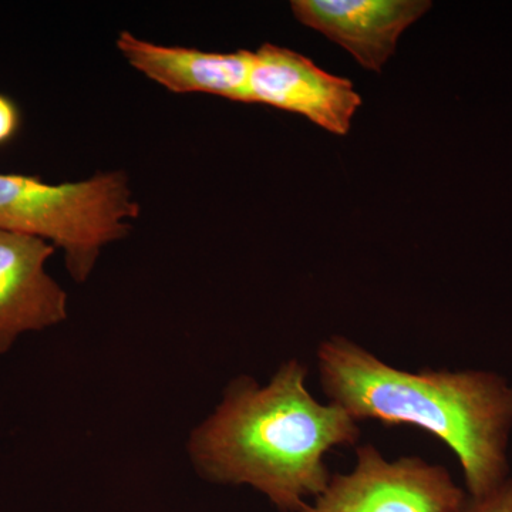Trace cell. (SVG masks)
Wrapping results in <instances>:
<instances>
[{"instance_id": "7", "label": "cell", "mask_w": 512, "mask_h": 512, "mask_svg": "<svg viewBox=\"0 0 512 512\" xmlns=\"http://www.w3.org/2000/svg\"><path fill=\"white\" fill-rule=\"evenodd\" d=\"M55 249L45 239L0 229V353L22 333L66 319V292L46 272Z\"/></svg>"}, {"instance_id": "3", "label": "cell", "mask_w": 512, "mask_h": 512, "mask_svg": "<svg viewBox=\"0 0 512 512\" xmlns=\"http://www.w3.org/2000/svg\"><path fill=\"white\" fill-rule=\"evenodd\" d=\"M140 211L123 171L63 184L0 173V229L63 249L76 282L89 278L101 249L126 237Z\"/></svg>"}, {"instance_id": "1", "label": "cell", "mask_w": 512, "mask_h": 512, "mask_svg": "<svg viewBox=\"0 0 512 512\" xmlns=\"http://www.w3.org/2000/svg\"><path fill=\"white\" fill-rule=\"evenodd\" d=\"M320 386L357 423L427 431L451 448L470 498L510 478L512 383L491 370L397 369L363 346L330 336L318 352Z\"/></svg>"}, {"instance_id": "8", "label": "cell", "mask_w": 512, "mask_h": 512, "mask_svg": "<svg viewBox=\"0 0 512 512\" xmlns=\"http://www.w3.org/2000/svg\"><path fill=\"white\" fill-rule=\"evenodd\" d=\"M116 46L131 67L170 92L214 94L241 103L249 101V76L254 56L249 50L202 52L188 47L156 45L130 32H121Z\"/></svg>"}, {"instance_id": "4", "label": "cell", "mask_w": 512, "mask_h": 512, "mask_svg": "<svg viewBox=\"0 0 512 512\" xmlns=\"http://www.w3.org/2000/svg\"><path fill=\"white\" fill-rule=\"evenodd\" d=\"M467 491L450 471L420 457L387 460L379 448H356V464L299 512H461Z\"/></svg>"}, {"instance_id": "9", "label": "cell", "mask_w": 512, "mask_h": 512, "mask_svg": "<svg viewBox=\"0 0 512 512\" xmlns=\"http://www.w3.org/2000/svg\"><path fill=\"white\" fill-rule=\"evenodd\" d=\"M461 512H512V477L484 497H468Z\"/></svg>"}, {"instance_id": "6", "label": "cell", "mask_w": 512, "mask_h": 512, "mask_svg": "<svg viewBox=\"0 0 512 512\" xmlns=\"http://www.w3.org/2000/svg\"><path fill=\"white\" fill-rule=\"evenodd\" d=\"M429 0H295V18L338 43L372 72L396 52L404 30L419 20Z\"/></svg>"}, {"instance_id": "10", "label": "cell", "mask_w": 512, "mask_h": 512, "mask_svg": "<svg viewBox=\"0 0 512 512\" xmlns=\"http://www.w3.org/2000/svg\"><path fill=\"white\" fill-rule=\"evenodd\" d=\"M19 111L9 97L0 94V146L9 143L18 133Z\"/></svg>"}, {"instance_id": "2", "label": "cell", "mask_w": 512, "mask_h": 512, "mask_svg": "<svg viewBox=\"0 0 512 512\" xmlns=\"http://www.w3.org/2000/svg\"><path fill=\"white\" fill-rule=\"evenodd\" d=\"M308 369L292 359L266 386L251 377L229 384L224 402L195 431L191 453L215 483L251 485L281 512H299L328 487L325 456L356 446L360 427L335 403H319Z\"/></svg>"}, {"instance_id": "5", "label": "cell", "mask_w": 512, "mask_h": 512, "mask_svg": "<svg viewBox=\"0 0 512 512\" xmlns=\"http://www.w3.org/2000/svg\"><path fill=\"white\" fill-rule=\"evenodd\" d=\"M252 53L248 103L301 114L338 136L349 133L362 104L350 80L325 72L286 47L266 43Z\"/></svg>"}]
</instances>
